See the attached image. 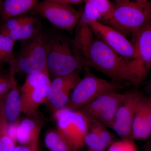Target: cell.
<instances>
[{
	"mask_svg": "<svg viewBox=\"0 0 151 151\" xmlns=\"http://www.w3.org/2000/svg\"><path fill=\"white\" fill-rule=\"evenodd\" d=\"M40 29V23L37 19L25 24L16 29L3 34L7 35L14 41H20L22 42L29 40Z\"/></svg>",
	"mask_w": 151,
	"mask_h": 151,
	"instance_id": "obj_20",
	"label": "cell"
},
{
	"mask_svg": "<svg viewBox=\"0 0 151 151\" xmlns=\"http://www.w3.org/2000/svg\"><path fill=\"white\" fill-rule=\"evenodd\" d=\"M4 112L9 123L19 121L22 112L21 98L20 88L16 80L9 91L3 98Z\"/></svg>",
	"mask_w": 151,
	"mask_h": 151,
	"instance_id": "obj_15",
	"label": "cell"
},
{
	"mask_svg": "<svg viewBox=\"0 0 151 151\" xmlns=\"http://www.w3.org/2000/svg\"><path fill=\"white\" fill-rule=\"evenodd\" d=\"M50 81L48 78L37 86L21 92L22 113L29 117L36 116L38 108L46 102Z\"/></svg>",
	"mask_w": 151,
	"mask_h": 151,
	"instance_id": "obj_13",
	"label": "cell"
},
{
	"mask_svg": "<svg viewBox=\"0 0 151 151\" xmlns=\"http://www.w3.org/2000/svg\"><path fill=\"white\" fill-rule=\"evenodd\" d=\"M100 15L101 19L109 23L113 9L110 0H86Z\"/></svg>",
	"mask_w": 151,
	"mask_h": 151,
	"instance_id": "obj_23",
	"label": "cell"
},
{
	"mask_svg": "<svg viewBox=\"0 0 151 151\" xmlns=\"http://www.w3.org/2000/svg\"><path fill=\"white\" fill-rule=\"evenodd\" d=\"M15 42L0 32V69L6 63L9 64L10 67L13 65L16 57L14 52Z\"/></svg>",
	"mask_w": 151,
	"mask_h": 151,
	"instance_id": "obj_21",
	"label": "cell"
},
{
	"mask_svg": "<svg viewBox=\"0 0 151 151\" xmlns=\"http://www.w3.org/2000/svg\"><path fill=\"white\" fill-rule=\"evenodd\" d=\"M100 19V15L86 0L81 18L74 29L75 36L72 40L74 46L84 57L95 39L91 24Z\"/></svg>",
	"mask_w": 151,
	"mask_h": 151,
	"instance_id": "obj_10",
	"label": "cell"
},
{
	"mask_svg": "<svg viewBox=\"0 0 151 151\" xmlns=\"http://www.w3.org/2000/svg\"><path fill=\"white\" fill-rule=\"evenodd\" d=\"M51 1H54L63 4L77 5L80 4L81 3L85 2L86 0H51Z\"/></svg>",
	"mask_w": 151,
	"mask_h": 151,
	"instance_id": "obj_28",
	"label": "cell"
},
{
	"mask_svg": "<svg viewBox=\"0 0 151 151\" xmlns=\"http://www.w3.org/2000/svg\"><path fill=\"white\" fill-rule=\"evenodd\" d=\"M79 70L69 75L53 78L49 86L45 103L51 100L57 94L66 91H70L81 79Z\"/></svg>",
	"mask_w": 151,
	"mask_h": 151,
	"instance_id": "obj_18",
	"label": "cell"
},
{
	"mask_svg": "<svg viewBox=\"0 0 151 151\" xmlns=\"http://www.w3.org/2000/svg\"><path fill=\"white\" fill-rule=\"evenodd\" d=\"M39 141L31 145L16 146L12 151H34L39 146Z\"/></svg>",
	"mask_w": 151,
	"mask_h": 151,
	"instance_id": "obj_27",
	"label": "cell"
},
{
	"mask_svg": "<svg viewBox=\"0 0 151 151\" xmlns=\"http://www.w3.org/2000/svg\"><path fill=\"white\" fill-rule=\"evenodd\" d=\"M132 42L136 53L135 60L144 79L151 68V20L133 35Z\"/></svg>",
	"mask_w": 151,
	"mask_h": 151,
	"instance_id": "obj_11",
	"label": "cell"
},
{
	"mask_svg": "<svg viewBox=\"0 0 151 151\" xmlns=\"http://www.w3.org/2000/svg\"><path fill=\"white\" fill-rule=\"evenodd\" d=\"M143 95L137 91L126 93V97L118 109L112 129L123 140H134L132 127L136 109Z\"/></svg>",
	"mask_w": 151,
	"mask_h": 151,
	"instance_id": "obj_8",
	"label": "cell"
},
{
	"mask_svg": "<svg viewBox=\"0 0 151 151\" xmlns=\"http://www.w3.org/2000/svg\"><path fill=\"white\" fill-rule=\"evenodd\" d=\"M84 77L72 90L69 101L65 107L73 110H79L97 97L111 91L123 88V86L97 77L89 70L86 65Z\"/></svg>",
	"mask_w": 151,
	"mask_h": 151,
	"instance_id": "obj_5",
	"label": "cell"
},
{
	"mask_svg": "<svg viewBox=\"0 0 151 151\" xmlns=\"http://www.w3.org/2000/svg\"><path fill=\"white\" fill-rule=\"evenodd\" d=\"M9 123L5 118L0 123V151H12L16 146V143L7 133Z\"/></svg>",
	"mask_w": 151,
	"mask_h": 151,
	"instance_id": "obj_24",
	"label": "cell"
},
{
	"mask_svg": "<svg viewBox=\"0 0 151 151\" xmlns=\"http://www.w3.org/2000/svg\"><path fill=\"white\" fill-rule=\"evenodd\" d=\"M42 125L41 121L32 118L19 122L17 132V142L22 145H31L39 141Z\"/></svg>",
	"mask_w": 151,
	"mask_h": 151,
	"instance_id": "obj_14",
	"label": "cell"
},
{
	"mask_svg": "<svg viewBox=\"0 0 151 151\" xmlns=\"http://www.w3.org/2000/svg\"><path fill=\"white\" fill-rule=\"evenodd\" d=\"M40 0H4L0 14V23L30 12Z\"/></svg>",
	"mask_w": 151,
	"mask_h": 151,
	"instance_id": "obj_16",
	"label": "cell"
},
{
	"mask_svg": "<svg viewBox=\"0 0 151 151\" xmlns=\"http://www.w3.org/2000/svg\"><path fill=\"white\" fill-rule=\"evenodd\" d=\"M34 151H39V146H38L36 148Z\"/></svg>",
	"mask_w": 151,
	"mask_h": 151,
	"instance_id": "obj_35",
	"label": "cell"
},
{
	"mask_svg": "<svg viewBox=\"0 0 151 151\" xmlns=\"http://www.w3.org/2000/svg\"><path fill=\"white\" fill-rule=\"evenodd\" d=\"M117 91H111L97 97L78 111L89 119L97 120L107 110L114 99L118 95Z\"/></svg>",
	"mask_w": 151,
	"mask_h": 151,
	"instance_id": "obj_17",
	"label": "cell"
},
{
	"mask_svg": "<svg viewBox=\"0 0 151 151\" xmlns=\"http://www.w3.org/2000/svg\"><path fill=\"white\" fill-rule=\"evenodd\" d=\"M5 117L4 112L3 100V99H0V123Z\"/></svg>",
	"mask_w": 151,
	"mask_h": 151,
	"instance_id": "obj_29",
	"label": "cell"
},
{
	"mask_svg": "<svg viewBox=\"0 0 151 151\" xmlns=\"http://www.w3.org/2000/svg\"><path fill=\"white\" fill-rule=\"evenodd\" d=\"M9 74H9H7V73H4V72H0V82L4 80L6 77H7Z\"/></svg>",
	"mask_w": 151,
	"mask_h": 151,
	"instance_id": "obj_32",
	"label": "cell"
},
{
	"mask_svg": "<svg viewBox=\"0 0 151 151\" xmlns=\"http://www.w3.org/2000/svg\"><path fill=\"white\" fill-rule=\"evenodd\" d=\"M49 40V36L40 29L29 40L22 42L21 48L16 55L10 71L14 74L18 72L27 74L35 72L49 73L47 65Z\"/></svg>",
	"mask_w": 151,
	"mask_h": 151,
	"instance_id": "obj_4",
	"label": "cell"
},
{
	"mask_svg": "<svg viewBox=\"0 0 151 151\" xmlns=\"http://www.w3.org/2000/svg\"><path fill=\"white\" fill-rule=\"evenodd\" d=\"M19 121L13 123H9L7 129V133L9 137L16 142L17 140V132Z\"/></svg>",
	"mask_w": 151,
	"mask_h": 151,
	"instance_id": "obj_26",
	"label": "cell"
},
{
	"mask_svg": "<svg viewBox=\"0 0 151 151\" xmlns=\"http://www.w3.org/2000/svg\"><path fill=\"white\" fill-rule=\"evenodd\" d=\"M133 1H135L137 2H143L148 1L149 0H133Z\"/></svg>",
	"mask_w": 151,
	"mask_h": 151,
	"instance_id": "obj_34",
	"label": "cell"
},
{
	"mask_svg": "<svg viewBox=\"0 0 151 151\" xmlns=\"http://www.w3.org/2000/svg\"><path fill=\"white\" fill-rule=\"evenodd\" d=\"M108 151H137L134 140L115 141L109 147Z\"/></svg>",
	"mask_w": 151,
	"mask_h": 151,
	"instance_id": "obj_25",
	"label": "cell"
},
{
	"mask_svg": "<svg viewBox=\"0 0 151 151\" xmlns=\"http://www.w3.org/2000/svg\"><path fill=\"white\" fill-rule=\"evenodd\" d=\"M85 58L86 65L113 81L126 80L138 85L143 80L135 60L121 56L98 38L94 39Z\"/></svg>",
	"mask_w": 151,
	"mask_h": 151,
	"instance_id": "obj_1",
	"label": "cell"
},
{
	"mask_svg": "<svg viewBox=\"0 0 151 151\" xmlns=\"http://www.w3.org/2000/svg\"><path fill=\"white\" fill-rule=\"evenodd\" d=\"M91 27L94 35L121 56L135 60L136 53L132 42L118 30L99 22H93Z\"/></svg>",
	"mask_w": 151,
	"mask_h": 151,
	"instance_id": "obj_9",
	"label": "cell"
},
{
	"mask_svg": "<svg viewBox=\"0 0 151 151\" xmlns=\"http://www.w3.org/2000/svg\"><path fill=\"white\" fill-rule=\"evenodd\" d=\"M58 130L77 151L84 145V138L89 131L90 122L78 110L64 107L53 113Z\"/></svg>",
	"mask_w": 151,
	"mask_h": 151,
	"instance_id": "obj_6",
	"label": "cell"
},
{
	"mask_svg": "<svg viewBox=\"0 0 151 151\" xmlns=\"http://www.w3.org/2000/svg\"><path fill=\"white\" fill-rule=\"evenodd\" d=\"M36 20H37V19L33 16L24 15L11 18L0 23V32L6 33L25 24Z\"/></svg>",
	"mask_w": 151,
	"mask_h": 151,
	"instance_id": "obj_22",
	"label": "cell"
},
{
	"mask_svg": "<svg viewBox=\"0 0 151 151\" xmlns=\"http://www.w3.org/2000/svg\"><path fill=\"white\" fill-rule=\"evenodd\" d=\"M32 15H38L46 19L55 27L71 34L81 18L82 12L71 5L51 0H41L30 11Z\"/></svg>",
	"mask_w": 151,
	"mask_h": 151,
	"instance_id": "obj_7",
	"label": "cell"
},
{
	"mask_svg": "<svg viewBox=\"0 0 151 151\" xmlns=\"http://www.w3.org/2000/svg\"><path fill=\"white\" fill-rule=\"evenodd\" d=\"M47 65L53 78L80 70L86 65V59L73 41L62 36L49 37Z\"/></svg>",
	"mask_w": 151,
	"mask_h": 151,
	"instance_id": "obj_2",
	"label": "cell"
},
{
	"mask_svg": "<svg viewBox=\"0 0 151 151\" xmlns=\"http://www.w3.org/2000/svg\"><path fill=\"white\" fill-rule=\"evenodd\" d=\"M151 20V2L116 0L109 24L125 34L141 29Z\"/></svg>",
	"mask_w": 151,
	"mask_h": 151,
	"instance_id": "obj_3",
	"label": "cell"
},
{
	"mask_svg": "<svg viewBox=\"0 0 151 151\" xmlns=\"http://www.w3.org/2000/svg\"><path fill=\"white\" fill-rule=\"evenodd\" d=\"M44 142L49 151H77L57 129H50L46 132Z\"/></svg>",
	"mask_w": 151,
	"mask_h": 151,
	"instance_id": "obj_19",
	"label": "cell"
},
{
	"mask_svg": "<svg viewBox=\"0 0 151 151\" xmlns=\"http://www.w3.org/2000/svg\"><path fill=\"white\" fill-rule=\"evenodd\" d=\"M147 91L149 94V96L148 98L150 99L151 102V80L149 82L147 86Z\"/></svg>",
	"mask_w": 151,
	"mask_h": 151,
	"instance_id": "obj_31",
	"label": "cell"
},
{
	"mask_svg": "<svg viewBox=\"0 0 151 151\" xmlns=\"http://www.w3.org/2000/svg\"><path fill=\"white\" fill-rule=\"evenodd\" d=\"M151 136V102L143 96L135 112L132 127L133 139L145 140Z\"/></svg>",
	"mask_w": 151,
	"mask_h": 151,
	"instance_id": "obj_12",
	"label": "cell"
},
{
	"mask_svg": "<svg viewBox=\"0 0 151 151\" xmlns=\"http://www.w3.org/2000/svg\"><path fill=\"white\" fill-rule=\"evenodd\" d=\"M4 0H0V14H1V11L2 7L3 2H4Z\"/></svg>",
	"mask_w": 151,
	"mask_h": 151,
	"instance_id": "obj_33",
	"label": "cell"
},
{
	"mask_svg": "<svg viewBox=\"0 0 151 151\" xmlns=\"http://www.w3.org/2000/svg\"><path fill=\"white\" fill-rule=\"evenodd\" d=\"M87 151H96V150H90V149H88Z\"/></svg>",
	"mask_w": 151,
	"mask_h": 151,
	"instance_id": "obj_36",
	"label": "cell"
},
{
	"mask_svg": "<svg viewBox=\"0 0 151 151\" xmlns=\"http://www.w3.org/2000/svg\"><path fill=\"white\" fill-rule=\"evenodd\" d=\"M144 151H151V138L145 145Z\"/></svg>",
	"mask_w": 151,
	"mask_h": 151,
	"instance_id": "obj_30",
	"label": "cell"
}]
</instances>
